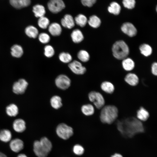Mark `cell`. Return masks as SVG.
<instances>
[{"instance_id":"6da1fadb","label":"cell","mask_w":157,"mask_h":157,"mask_svg":"<svg viewBox=\"0 0 157 157\" xmlns=\"http://www.w3.org/2000/svg\"><path fill=\"white\" fill-rule=\"evenodd\" d=\"M117 127L121 134L129 138H132L136 134L143 133L144 131L141 122L134 117L118 121Z\"/></svg>"},{"instance_id":"7a4b0ae2","label":"cell","mask_w":157,"mask_h":157,"mask_svg":"<svg viewBox=\"0 0 157 157\" xmlns=\"http://www.w3.org/2000/svg\"><path fill=\"white\" fill-rule=\"evenodd\" d=\"M118 115V110L117 107L113 105H107L102 108L100 118L102 123L111 124L116 119Z\"/></svg>"},{"instance_id":"3957f363","label":"cell","mask_w":157,"mask_h":157,"mask_svg":"<svg viewBox=\"0 0 157 157\" xmlns=\"http://www.w3.org/2000/svg\"><path fill=\"white\" fill-rule=\"evenodd\" d=\"M112 51L114 56L119 60L126 58L129 53V47L123 40H119L115 42L113 46Z\"/></svg>"},{"instance_id":"277c9868","label":"cell","mask_w":157,"mask_h":157,"mask_svg":"<svg viewBox=\"0 0 157 157\" xmlns=\"http://www.w3.org/2000/svg\"><path fill=\"white\" fill-rule=\"evenodd\" d=\"M56 132L59 137L65 140L68 139L73 134V129L64 123H60L58 125Z\"/></svg>"},{"instance_id":"5b68a950","label":"cell","mask_w":157,"mask_h":157,"mask_svg":"<svg viewBox=\"0 0 157 157\" xmlns=\"http://www.w3.org/2000/svg\"><path fill=\"white\" fill-rule=\"evenodd\" d=\"M88 97L90 101L93 103L97 109H100L104 106L105 103L104 99L99 92L91 91L89 93Z\"/></svg>"},{"instance_id":"8992f818","label":"cell","mask_w":157,"mask_h":157,"mask_svg":"<svg viewBox=\"0 0 157 157\" xmlns=\"http://www.w3.org/2000/svg\"><path fill=\"white\" fill-rule=\"evenodd\" d=\"M47 7L51 13H57L65 8V5L63 0H49L47 3Z\"/></svg>"},{"instance_id":"52a82bcc","label":"cell","mask_w":157,"mask_h":157,"mask_svg":"<svg viewBox=\"0 0 157 157\" xmlns=\"http://www.w3.org/2000/svg\"><path fill=\"white\" fill-rule=\"evenodd\" d=\"M55 83L56 86L62 90H65L70 86L71 81L67 76L64 74H60L56 78Z\"/></svg>"},{"instance_id":"ba28073f","label":"cell","mask_w":157,"mask_h":157,"mask_svg":"<svg viewBox=\"0 0 157 157\" xmlns=\"http://www.w3.org/2000/svg\"><path fill=\"white\" fill-rule=\"evenodd\" d=\"M28 84L24 79L21 78L15 82L13 86V91L16 94H22L26 90Z\"/></svg>"},{"instance_id":"9c48e42d","label":"cell","mask_w":157,"mask_h":157,"mask_svg":"<svg viewBox=\"0 0 157 157\" xmlns=\"http://www.w3.org/2000/svg\"><path fill=\"white\" fill-rule=\"evenodd\" d=\"M68 67L72 71L77 75H82L86 71V69L81 63L77 60H74L70 63Z\"/></svg>"},{"instance_id":"30bf717a","label":"cell","mask_w":157,"mask_h":157,"mask_svg":"<svg viewBox=\"0 0 157 157\" xmlns=\"http://www.w3.org/2000/svg\"><path fill=\"white\" fill-rule=\"evenodd\" d=\"M121 30L124 33L130 37L135 36L137 33L136 28L130 22L124 23L121 27Z\"/></svg>"},{"instance_id":"8fae6325","label":"cell","mask_w":157,"mask_h":157,"mask_svg":"<svg viewBox=\"0 0 157 157\" xmlns=\"http://www.w3.org/2000/svg\"><path fill=\"white\" fill-rule=\"evenodd\" d=\"M62 26L66 28L71 29L75 26V22L74 19L70 15H65L61 20Z\"/></svg>"},{"instance_id":"7c38bea8","label":"cell","mask_w":157,"mask_h":157,"mask_svg":"<svg viewBox=\"0 0 157 157\" xmlns=\"http://www.w3.org/2000/svg\"><path fill=\"white\" fill-rule=\"evenodd\" d=\"M33 151L38 157H47L48 153L41 145L39 141H35L33 144Z\"/></svg>"},{"instance_id":"4fadbf2b","label":"cell","mask_w":157,"mask_h":157,"mask_svg":"<svg viewBox=\"0 0 157 157\" xmlns=\"http://www.w3.org/2000/svg\"><path fill=\"white\" fill-rule=\"evenodd\" d=\"M10 147L13 151L18 152L23 148L24 143L22 140L19 139H15L11 141L10 143Z\"/></svg>"},{"instance_id":"5bb4252c","label":"cell","mask_w":157,"mask_h":157,"mask_svg":"<svg viewBox=\"0 0 157 157\" xmlns=\"http://www.w3.org/2000/svg\"><path fill=\"white\" fill-rule=\"evenodd\" d=\"M48 29L49 33L53 36L59 35L62 31L61 26L56 22H53L50 24L48 27Z\"/></svg>"},{"instance_id":"9a60e30c","label":"cell","mask_w":157,"mask_h":157,"mask_svg":"<svg viewBox=\"0 0 157 157\" xmlns=\"http://www.w3.org/2000/svg\"><path fill=\"white\" fill-rule=\"evenodd\" d=\"M13 128L15 131L18 133L22 132L26 128L25 122L22 119H17L13 122Z\"/></svg>"},{"instance_id":"2e32d148","label":"cell","mask_w":157,"mask_h":157,"mask_svg":"<svg viewBox=\"0 0 157 157\" xmlns=\"http://www.w3.org/2000/svg\"><path fill=\"white\" fill-rule=\"evenodd\" d=\"M10 53L12 56L15 58L21 57L24 53V50L22 47L20 45L15 44L11 48Z\"/></svg>"},{"instance_id":"e0dca14e","label":"cell","mask_w":157,"mask_h":157,"mask_svg":"<svg viewBox=\"0 0 157 157\" xmlns=\"http://www.w3.org/2000/svg\"><path fill=\"white\" fill-rule=\"evenodd\" d=\"M24 32L28 37L31 38H36L39 35L38 30L33 25H29L26 26L25 28Z\"/></svg>"},{"instance_id":"ac0fdd59","label":"cell","mask_w":157,"mask_h":157,"mask_svg":"<svg viewBox=\"0 0 157 157\" xmlns=\"http://www.w3.org/2000/svg\"><path fill=\"white\" fill-rule=\"evenodd\" d=\"M125 81L129 85L132 86L136 85L139 83V78L135 74L129 73L125 76Z\"/></svg>"},{"instance_id":"d6986e66","label":"cell","mask_w":157,"mask_h":157,"mask_svg":"<svg viewBox=\"0 0 157 157\" xmlns=\"http://www.w3.org/2000/svg\"><path fill=\"white\" fill-rule=\"evenodd\" d=\"M32 10L35 16L38 18L44 16L46 13L44 7L41 4H37L34 6Z\"/></svg>"},{"instance_id":"ffe728a7","label":"cell","mask_w":157,"mask_h":157,"mask_svg":"<svg viewBox=\"0 0 157 157\" xmlns=\"http://www.w3.org/2000/svg\"><path fill=\"white\" fill-rule=\"evenodd\" d=\"M71 35L72 41L75 43H79L84 39L83 33L78 29L74 30L71 33Z\"/></svg>"},{"instance_id":"44dd1931","label":"cell","mask_w":157,"mask_h":157,"mask_svg":"<svg viewBox=\"0 0 157 157\" xmlns=\"http://www.w3.org/2000/svg\"><path fill=\"white\" fill-rule=\"evenodd\" d=\"M149 116V112L143 107H141L137 111V117L140 121H145L148 119Z\"/></svg>"},{"instance_id":"7402d4cb","label":"cell","mask_w":157,"mask_h":157,"mask_svg":"<svg viewBox=\"0 0 157 157\" xmlns=\"http://www.w3.org/2000/svg\"><path fill=\"white\" fill-rule=\"evenodd\" d=\"M50 103L51 106L55 109H58L62 106L61 98L58 95H54L51 99Z\"/></svg>"},{"instance_id":"603a6c76","label":"cell","mask_w":157,"mask_h":157,"mask_svg":"<svg viewBox=\"0 0 157 157\" xmlns=\"http://www.w3.org/2000/svg\"><path fill=\"white\" fill-rule=\"evenodd\" d=\"M121 10L120 6L116 2L111 3L108 8L109 12L115 15H117L120 13Z\"/></svg>"},{"instance_id":"cb8c5ba5","label":"cell","mask_w":157,"mask_h":157,"mask_svg":"<svg viewBox=\"0 0 157 157\" xmlns=\"http://www.w3.org/2000/svg\"><path fill=\"white\" fill-rule=\"evenodd\" d=\"M18 108L15 104H12L7 106L6 108V112L8 115L10 117H15L18 113Z\"/></svg>"},{"instance_id":"d4e9b609","label":"cell","mask_w":157,"mask_h":157,"mask_svg":"<svg viewBox=\"0 0 157 157\" xmlns=\"http://www.w3.org/2000/svg\"><path fill=\"white\" fill-rule=\"evenodd\" d=\"M101 87L104 91L108 94L112 93L115 90L113 85L107 81L103 82L101 84Z\"/></svg>"},{"instance_id":"484cf974","label":"cell","mask_w":157,"mask_h":157,"mask_svg":"<svg viewBox=\"0 0 157 157\" xmlns=\"http://www.w3.org/2000/svg\"><path fill=\"white\" fill-rule=\"evenodd\" d=\"M39 141L42 147L49 154L52 148V144L51 141L46 137L42 138Z\"/></svg>"},{"instance_id":"4316f807","label":"cell","mask_w":157,"mask_h":157,"mask_svg":"<svg viewBox=\"0 0 157 157\" xmlns=\"http://www.w3.org/2000/svg\"><path fill=\"white\" fill-rule=\"evenodd\" d=\"M75 22L80 26L84 27L88 22V19L86 17L82 14H79L77 15L74 19Z\"/></svg>"},{"instance_id":"83f0119b","label":"cell","mask_w":157,"mask_h":157,"mask_svg":"<svg viewBox=\"0 0 157 157\" xmlns=\"http://www.w3.org/2000/svg\"><path fill=\"white\" fill-rule=\"evenodd\" d=\"M122 64L123 68L127 71L132 70L135 67L134 62L129 58H126L123 59Z\"/></svg>"},{"instance_id":"f1b7e54d","label":"cell","mask_w":157,"mask_h":157,"mask_svg":"<svg viewBox=\"0 0 157 157\" xmlns=\"http://www.w3.org/2000/svg\"><path fill=\"white\" fill-rule=\"evenodd\" d=\"M81 111L83 113L87 116L93 115L94 112V109L93 106L90 104H85L81 107Z\"/></svg>"},{"instance_id":"f546056e","label":"cell","mask_w":157,"mask_h":157,"mask_svg":"<svg viewBox=\"0 0 157 157\" xmlns=\"http://www.w3.org/2000/svg\"><path fill=\"white\" fill-rule=\"evenodd\" d=\"M88 22L90 26L96 28L100 26L101 22L99 17L95 15H93L89 17Z\"/></svg>"},{"instance_id":"4dcf8cb0","label":"cell","mask_w":157,"mask_h":157,"mask_svg":"<svg viewBox=\"0 0 157 157\" xmlns=\"http://www.w3.org/2000/svg\"><path fill=\"white\" fill-rule=\"evenodd\" d=\"M12 134L8 130L4 129L0 131V140L4 142H7L11 140Z\"/></svg>"},{"instance_id":"1f68e13d","label":"cell","mask_w":157,"mask_h":157,"mask_svg":"<svg viewBox=\"0 0 157 157\" xmlns=\"http://www.w3.org/2000/svg\"><path fill=\"white\" fill-rule=\"evenodd\" d=\"M139 49L141 53L145 56H150L152 53V49L149 45L143 44L139 47Z\"/></svg>"},{"instance_id":"d6a6232c","label":"cell","mask_w":157,"mask_h":157,"mask_svg":"<svg viewBox=\"0 0 157 157\" xmlns=\"http://www.w3.org/2000/svg\"><path fill=\"white\" fill-rule=\"evenodd\" d=\"M50 23L49 19L44 16L39 18L38 24L39 26L43 29H45L48 27Z\"/></svg>"},{"instance_id":"836d02e7","label":"cell","mask_w":157,"mask_h":157,"mask_svg":"<svg viewBox=\"0 0 157 157\" xmlns=\"http://www.w3.org/2000/svg\"><path fill=\"white\" fill-rule=\"evenodd\" d=\"M77 57L81 61L85 62L88 61L90 58V56L88 52L85 50H80L78 53Z\"/></svg>"},{"instance_id":"e575fe53","label":"cell","mask_w":157,"mask_h":157,"mask_svg":"<svg viewBox=\"0 0 157 157\" xmlns=\"http://www.w3.org/2000/svg\"><path fill=\"white\" fill-rule=\"evenodd\" d=\"M59 60L62 62L65 63H70L72 60L71 55L69 53L63 52L59 55Z\"/></svg>"},{"instance_id":"d590c367","label":"cell","mask_w":157,"mask_h":157,"mask_svg":"<svg viewBox=\"0 0 157 157\" xmlns=\"http://www.w3.org/2000/svg\"><path fill=\"white\" fill-rule=\"evenodd\" d=\"M44 55L48 58L52 57L55 53V51L53 47L51 45L46 46L44 49Z\"/></svg>"},{"instance_id":"8d00e7d4","label":"cell","mask_w":157,"mask_h":157,"mask_svg":"<svg viewBox=\"0 0 157 157\" xmlns=\"http://www.w3.org/2000/svg\"><path fill=\"white\" fill-rule=\"evenodd\" d=\"M38 36L39 41L43 44L48 43L50 40L49 35L45 33H42L39 34Z\"/></svg>"},{"instance_id":"74e56055","label":"cell","mask_w":157,"mask_h":157,"mask_svg":"<svg viewBox=\"0 0 157 157\" xmlns=\"http://www.w3.org/2000/svg\"><path fill=\"white\" fill-rule=\"evenodd\" d=\"M122 3L125 8L131 9L134 8L135 1V0H123Z\"/></svg>"},{"instance_id":"f35d334b","label":"cell","mask_w":157,"mask_h":157,"mask_svg":"<svg viewBox=\"0 0 157 157\" xmlns=\"http://www.w3.org/2000/svg\"><path fill=\"white\" fill-rule=\"evenodd\" d=\"M10 4L14 8L20 9L24 8L22 0H9Z\"/></svg>"},{"instance_id":"ab89813d","label":"cell","mask_w":157,"mask_h":157,"mask_svg":"<svg viewBox=\"0 0 157 157\" xmlns=\"http://www.w3.org/2000/svg\"><path fill=\"white\" fill-rule=\"evenodd\" d=\"M84 149L82 146L79 144L75 145L73 148L74 152L76 155H81L84 152Z\"/></svg>"},{"instance_id":"60d3db41","label":"cell","mask_w":157,"mask_h":157,"mask_svg":"<svg viewBox=\"0 0 157 157\" xmlns=\"http://www.w3.org/2000/svg\"><path fill=\"white\" fill-rule=\"evenodd\" d=\"M83 5L88 7H92L96 2L97 0H81Z\"/></svg>"},{"instance_id":"b9f144b4","label":"cell","mask_w":157,"mask_h":157,"mask_svg":"<svg viewBox=\"0 0 157 157\" xmlns=\"http://www.w3.org/2000/svg\"><path fill=\"white\" fill-rule=\"evenodd\" d=\"M152 73L154 75H157V63L156 62L154 63L152 65L151 68Z\"/></svg>"},{"instance_id":"7bdbcfd3","label":"cell","mask_w":157,"mask_h":157,"mask_svg":"<svg viewBox=\"0 0 157 157\" xmlns=\"http://www.w3.org/2000/svg\"><path fill=\"white\" fill-rule=\"evenodd\" d=\"M23 7H27L30 5L31 3V0H22Z\"/></svg>"},{"instance_id":"ee69618b","label":"cell","mask_w":157,"mask_h":157,"mask_svg":"<svg viewBox=\"0 0 157 157\" xmlns=\"http://www.w3.org/2000/svg\"><path fill=\"white\" fill-rule=\"evenodd\" d=\"M110 157H123V156L119 153H115L112 155Z\"/></svg>"},{"instance_id":"f6af8a7d","label":"cell","mask_w":157,"mask_h":157,"mask_svg":"<svg viewBox=\"0 0 157 157\" xmlns=\"http://www.w3.org/2000/svg\"><path fill=\"white\" fill-rule=\"evenodd\" d=\"M17 157H27V156L25 154H19Z\"/></svg>"},{"instance_id":"bcb514c9","label":"cell","mask_w":157,"mask_h":157,"mask_svg":"<svg viewBox=\"0 0 157 157\" xmlns=\"http://www.w3.org/2000/svg\"><path fill=\"white\" fill-rule=\"evenodd\" d=\"M0 157H7L5 154L0 152Z\"/></svg>"}]
</instances>
